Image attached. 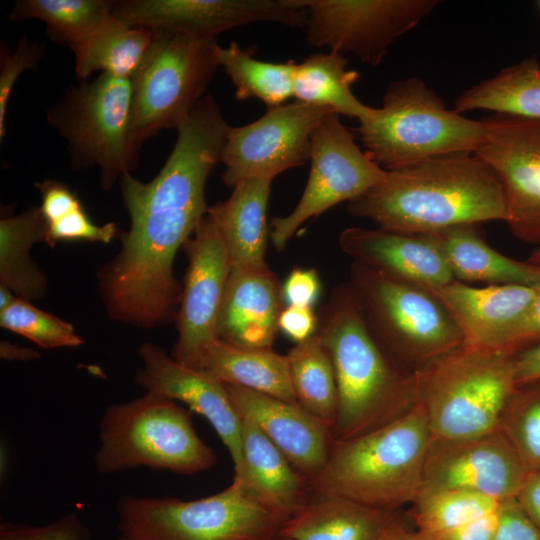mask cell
<instances>
[{
  "label": "cell",
  "mask_w": 540,
  "mask_h": 540,
  "mask_svg": "<svg viewBox=\"0 0 540 540\" xmlns=\"http://www.w3.org/2000/svg\"><path fill=\"white\" fill-rule=\"evenodd\" d=\"M114 4L108 0H19L9 19L41 20L51 40L72 50L113 15Z\"/></svg>",
  "instance_id": "34"
},
{
  "label": "cell",
  "mask_w": 540,
  "mask_h": 540,
  "mask_svg": "<svg viewBox=\"0 0 540 540\" xmlns=\"http://www.w3.org/2000/svg\"><path fill=\"white\" fill-rule=\"evenodd\" d=\"M242 419V468L247 494L283 523L309 500L310 482L249 419Z\"/></svg>",
  "instance_id": "24"
},
{
  "label": "cell",
  "mask_w": 540,
  "mask_h": 540,
  "mask_svg": "<svg viewBox=\"0 0 540 540\" xmlns=\"http://www.w3.org/2000/svg\"><path fill=\"white\" fill-rule=\"evenodd\" d=\"M515 498L540 530V470L528 473Z\"/></svg>",
  "instance_id": "48"
},
{
  "label": "cell",
  "mask_w": 540,
  "mask_h": 540,
  "mask_svg": "<svg viewBox=\"0 0 540 540\" xmlns=\"http://www.w3.org/2000/svg\"><path fill=\"white\" fill-rule=\"evenodd\" d=\"M45 53L42 43L32 42L24 35L14 52L1 47L0 57V139L6 134V113L8 101L18 77L27 70L36 69Z\"/></svg>",
  "instance_id": "39"
},
{
  "label": "cell",
  "mask_w": 540,
  "mask_h": 540,
  "mask_svg": "<svg viewBox=\"0 0 540 540\" xmlns=\"http://www.w3.org/2000/svg\"><path fill=\"white\" fill-rule=\"evenodd\" d=\"M339 246L354 262L425 288L455 280L440 248L428 234L350 227L340 234Z\"/></svg>",
  "instance_id": "22"
},
{
  "label": "cell",
  "mask_w": 540,
  "mask_h": 540,
  "mask_svg": "<svg viewBox=\"0 0 540 540\" xmlns=\"http://www.w3.org/2000/svg\"><path fill=\"white\" fill-rule=\"evenodd\" d=\"M118 540H135V539L121 534L120 537L118 538Z\"/></svg>",
  "instance_id": "54"
},
{
  "label": "cell",
  "mask_w": 540,
  "mask_h": 540,
  "mask_svg": "<svg viewBox=\"0 0 540 540\" xmlns=\"http://www.w3.org/2000/svg\"><path fill=\"white\" fill-rule=\"evenodd\" d=\"M493 540H540V530L517 499L510 498L501 503Z\"/></svg>",
  "instance_id": "42"
},
{
  "label": "cell",
  "mask_w": 540,
  "mask_h": 540,
  "mask_svg": "<svg viewBox=\"0 0 540 540\" xmlns=\"http://www.w3.org/2000/svg\"><path fill=\"white\" fill-rule=\"evenodd\" d=\"M142 366L136 383L146 392L178 400L203 416L214 428L234 465L242 468V419L235 410L225 385L204 371L186 366L158 345L145 342L139 348Z\"/></svg>",
  "instance_id": "19"
},
{
  "label": "cell",
  "mask_w": 540,
  "mask_h": 540,
  "mask_svg": "<svg viewBox=\"0 0 540 540\" xmlns=\"http://www.w3.org/2000/svg\"><path fill=\"white\" fill-rule=\"evenodd\" d=\"M514 356L463 344L413 371L433 438L462 440L498 430L517 387Z\"/></svg>",
  "instance_id": "5"
},
{
  "label": "cell",
  "mask_w": 540,
  "mask_h": 540,
  "mask_svg": "<svg viewBox=\"0 0 540 540\" xmlns=\"http://www.w3.org/2000/svg\"><path fill=\"white\" fill-rule=\"evenodd\" d=\"M116 509L119 531L135 540H269L283 524L236 478L200 499L126 495Z\"/></svg>",
  "instance_id": "10"
},
{
  "label": "cell",
  "mask_w": 540,
  "mask_h": 540,
  "mask_svg": "<svg viewBox=\"0 0 540 540\" xmlns=\"http://www.w3.org/2000/svg\"><path fill=\"white\" fill-rule=\"evenodd\" d=\"M498 429L530 471L540 470V379L516 387Z\"/></svg>",
  "instance_id": "37"
},
{
  "label": "cell",
  "mask_w": 540,
  "mask_h": 540,
  "mask_svg": "<svg viewBox=\"0 0 540 540\" xmlns=\"http://www.w3.org/2000/svg\"><path fill=\"white\" fill-rule=\"evenodd\" d=\"M94 461L100 474L148 467L192 475L211 469L217 456L197 434L188 410L165 396L145 392L106 408Z\"/></svg>",
  "instance_id": "6"
},
{
  "label": "cell",
  "mask_w": 540,
  "mask_h": 540,
  "mask_svg": "<svg viewBox=\"0 0 540 540\" xmlns=\"http://www.w3.org/2000/svg\"><path fill=\"white\" fill-rule=\"evenodd\" d=\"M0 357L3 360L31 361L38 359L40 354L31 348L21 347L8 341L0 343Z\"/></svg>",
  "instance_id": "50"
},
{
  "label": "cell",
  "mask_w": 540,
  "mask_h": 540,
  "mask_svg": "<svg viewBox=\"0 0 540 540\" xmlns=\"http://www.w3.org/2000/svg\"><path fill=\"white\" fill-rule=\"evenodd\" d=\"M432 440L426 412L417 403L371 432L335 440L311 489L396 511L416 499Z\"/></svg>",
  "instance_id": "4"
},
{
  "label": "cell",
  "mask_w": 540,
  "mask_h": 540,
  "mask_svg": "<svg viewBox=\"0 0 540 540\" xmlns=\"http://www.w3.org/2000/svg\"><path fill=\"white\" fill-rule=\"evenodd\" d=\"M455 280L488 285H540V264L519 261L490 247L476 224H461L429 233Z\"/></svg>",
  "instance_id": "27"
},
{
  "label": "cell",
  "mask_w": 540,
  "mask_h": 540,
  "mask_svg": "<svg viewBox=\"0 0 540 540\" xmlns=\"http://www.w3.org/2000/svg\"><path fill=\"white\" fill-rule=\"evenodd\" d=\"M17 298V296L6 286H0V311L8 308Z\"/></svg>",
  "instance_id": "52"
},
{
  "label": "cell",
  "mask_w": 540,
  "mask_h": 540,
  "mask_svg": "<svg viewBox=\"0 0 540 540\" xmlns=\"http://www.w3.org/2000/svg\"><path fill=\"white\" fill-rule=\"evenodd\" d=\"M317 319L316 333L337 383L335 440L371 432L417 404L413 372L397 365L378 344L349 281L332 290Z\"/></svg>",
  "instance_id": "3"
},
{
  "label": "cell",
  "mask_w": 540,
  "mask_h": 540,
  "mask_svg": "<svg viewBox=\"0 0 540 540\" xmlns=\"http://www.w3.org/2000/svg\"><path fill=\"white\" fill-rule=\"evenodd\" d=\"M514 358L517 386L540 379V343L517 352Z\"/></svg>",
  "instance_id": "49"
},
{
  "label": "cell",
  "mask_w": 540,
  "mask_h": 540,
  "mask_svg": "<svg viewBox=\"0 0 540 540\" xmlns=\"http://www.w3.org/2000/svg\"><path fill=\"white\" fill-rule=\"evenodd\" d=\"M485 109L540 120V64L536 56L501 69L496 75L462 92L454 110Z\"/></svg>",
  "instance_id": "32"
},
{
  "label": "cell",
  "mask_w": 540,
  "mask_h": 540,
  "mask_svg": "<svg viewBox=\"0 0 540 540\" xmlns=\"http://www.w3.org/2000/svg\"><path fill=\"white\" fill-rule=\"evenodd\" d=\"M217 47L216 39L155 31L133 78L139 146L163 129H178L189 118L219 67Z\"/></svg>",
  "instance_id": "11"
},
{
  "label": "cell",
  "mask_w": 540,
  "mask_h": 540,
  "mask_svg": "<svg viewBox=\"0 0 540 540\" xmlns=\"http://www.w3.org/2000/svg\"><path fill=\"white\" fill-rule=\"evenodd\" d=\"M212 169L202 154L176 148L150 182L122 176L130 227L119 253L98 271L110 318L151 329L176 317L182 286L173 264L208 212L205 186Z\"/></svg>",
  "instance_id": "1"
},
{
  "label": "cell",
  "mask_w": 540,
  "mask_h": 540,
  "mask_svg": "<svg viewBox=\"0 0 540 540\" xmlns=\"http://www.w3.org/2000/svg\"><path fill=\"white\" fill-rule=\"evenodd\" d=\"M321 283L313 268L293 269L282 285L283 301L287 305L312 307L319 298Z\"/></svg>",
  "instance_id": "44"
},
{
  "label": "cell",
  "mask_w": 540,
  "mask_h": 540,
  "mask_svg": "<svg viewBox=\"0 0 540 540\" xmlns=\"http://www.w3.org/2000/svg\"><path fill=\"white\" fill-rule=\"evenodd\" d=\"M201 371L223 384L297 403L287 357L272 348H243L216 339L204 354Z\"/></svg>",
  "instance_id": "28"
},
{
  "label": "cell",
  "mask_w": 540,
  "mask_h": 540,
  "mask_svg": "<svg viewBox=\"0 0 540 540\" xmlns=\"http://www.w3.org/2000/svg\"><path fill=\"white\" fill-rule=\"evenodd\" d=\"M540 343V293L533 304L504 341L501 352H517Z\"/></svg>",
  "instance_id": "45"
},
{
  "label": "cell",
  "mask_w": 540,
  "mask_h": 540,
  "mask_svg": "<svg viewBox=\"0 0 540 540\" xmlns=\"http://www.w3.org/2000/svg\"><path fill=\"white\" fill-rule=\"evenodd\" d=\"M309 177L295 208L286 216L271 221L270 239L283 251L298 228L343 201H351L386 177L355 143L339 114L329 113L314 130L311 139Z\"/></svg>",
  "instance_id": "12"
},
{
  "label": "cell",
  "mask_w": 540,
  "mask_h": 540,
  "mask_svg": "<svg viewBox=\"0 0 540 540\" xmlns=\"http://www.w3.org/2000/svg\"><path fill=\"white\" fill-rule=\"evenodd\" d=\"M499 508L455 529L433 536H424L429 540H493L498 524Z\"/></svg>",
  "instance_id": "47"
},
{
  "label": "cell",
  "mask_w": 540,
  "mask_h": 540,
  "mask_svg": "<svg viewBox=\"0 0 540 540\" xmlns=\"http://www.w3.org/2000/svg\"><path fill=\"white\" fill-rule=\"evenodd\" d=\"M359 123L365 153L385 170L438 155L474 152L485 133L481 120L447 109L418 77L391 82L382 107Z\"/></svg>",
  "instance_id": "7"
},
{
  "label": "cell",
  "mask_w": 540,
  "mask_h": 540,
  "mask_svg": "<svg viewBox=\"0 0 540 540\" xmlns=\"http://www.w3.org/2000/svg\"><path fill=\"white\" fill-rule=\"evenodd\" d=\"M119 233L114 222L96 225L80 207L63 218L48 224L47 245L53 247L59 241H89L110 243Z\"/></svg>",
  "instance_id": "41"
},
{
  "label": "cell",
  "mask_w": 540,
  "mask_h": 540,
  "mask_svg": "<svg viewBox=\"0 0 540 540\" xmlns=\"http://www.w3.org/2000/svg\"><path fill=\"white\" fill-rule=\"evenodd\" d=\"M217 60L235 86L238 100L257 98L268 109L284 105L294 96L293 80L296 63H272L255 59L252 51L243 50L237 43L217 47Z\"/></svg>",
  "instance_id": "35"
},
{
  "label": "cell",
  "mask_w": 540,
  "mask_h": 540,
  "mask_svg": "<svg viewBox=\"0 0 540 540\" xmlns=\"http://www.w3.org/2000/svg\"><path fill=\"white\" fill-rule=\"evenodd\" d=\"M332 109L294 101L268 109L258 120L227 127L220 161L222 180L234 188L254 177H272L310 159L314 130Z\"/></svg>",
  "instance_id": "14"
},
{
  "label": "cell",
  "mask_w": 540,
  "mask_h": 540,
  "mask_svg": "<svg viewBox=\"0 0 540 540\" xmlns=\"http://www.w3.org/2000/svg\"><path fill=\"white\" fill-rule=\"evenodd\" d=\"M349 282L372 335L401 368L405 363L415 371L463 345L459 328L427 288L354 261Z\"/></svg>",
  "instance_id": "9"
},
{
  "label": "cell",
  "mask_w": 540,
  "mask_h": 540,
  "mask_svg": "<svg viewBox=\"0 0 540 540\" xmlns=\"http://www.w3.org/2000/svg\"><path fill=\"white\" fill-rule=\"evenodd\" d=\"M67 141L73 169L97 166L109 190L137 163L133 79L101 73L71 86L47 112Z\"/></svg>",
  "instance_id": "8"
},
{
  "label": "cell",
  "mask_w": 540,
  "mask_h": 540,
  "mask_svg": "<svg viewBox=\"0 0 540 540\" xmlns=\"http://www.w3.org/2000/svg\"><path fill=\"white\" fill-rule=\"evenodd\" d=\"M286 357L297 403L334 430L337 383L332 360L319 335L297 343Z\"/></svg>",
  "instance_id": "33"
},
{
  "label": "cell",
  "mask_w": 540,
  "mask_h": 540,
  "mask_svg": "<svg viewBox=\"0 0 540 540\" xmlns=\"http://www.w3.org/2000/svg\"><path fill=\"white\" fill-rule=\"evenodd\" d=\"M112 13L128 26L209 39L255 22L304 27L308 18L303 0H125Z\"/></svg>",
  "instance_id": "17"
},
{
  "label": "cell",
  "mask_w": 540,
  "mask_h": 540,
  "mask_svg": "<svg viewBox=\"0 0 540 540\" xmlns=\"http://www.w3.org/2000/svg\"><path fill=\"white\" fill-rule=\"evenodd\" d=\"M0 325L46 349L77 347L83 343L70 323L18 297L0 311Z\"/></svg>",
  "instance_id": "38"
},
{
  "label": "cell",
  "mask_w": 540,
  "mask_h": 540,
  "mask_svg": "<svg viewBox=\"0 0 540 540\" xmlns=\"http://www.w3.org/2000/svg\"><path fill=\"white\" fill-rule=\"evenodd\" d=\"M35 186L41 194L39 208L47 225L83 206L76 193L59 181L46 179Z\"/></svg>",
  "instance_id": "43"
},
{
  "label": "cell",
  "mask_w": 540,
  "mask_h": 540,
  "mask_svg": "<svg viewBox=\"0 0 540 540\" xmlns=\"http://www.w3.org/2000/svg\"><path fill=\"white\" fill-rule=\"evenodd\" d=\"M48 241V225L40 208H29L0 221V280L18 298L32 301L47 292V279L30 257L37 242Z\"/></svg>",
  "instance_id": "30"
},
{
  "label": "cell",
  "mask_w": 540,
  "mask_h": 540,
  "mask_svg": "<svg viewBox=\"0 0 540 540\" xmlns=\"http://www.w3.org/2000/svg\"><path fill=\"white\" fill-rule=\"evenodd\" d=\"M348 211L379 228L415 234L507 219L499 178L474 152L386 170L381 183L348 202Z\"/></svg>",
  "instance_id": "2"
},
{
  "label": "cell",
  "mask_w": 540,
  "mask_h": 540,
  "mask_svg": "<svg viewBox=\"0 0 540 540\" xmlns=\"http://www.w3.org/2000/svg\"><path fill=\"white\" fill-rule=\"evenodd\" d=\"M529 472L499 429L462 440L433 438L420 491L463 489L504 501L517 496Z\"/></svg>",
  "instance_id": "18"
},
{
  "label": "cell",
  "mask_w": 540,
  "mask_h": 540,
  "mask_svg": "<svg viewBox=\"0 0 540 540\" xmlns=\"http://www.w3.org/2000/svg\"><path fill=\"white\" fill-rule=\"evenodd\" d=\"M459 328L464 345L500 351L540 293V285L474 287L458 280L427 288Z\"/></svg>",
  "instance_id": "21"
},
{
  "label": "cell",
  "mask_w": 540,
  "mask_h": 540,
  "mask_svg": "<svg viewBox=\"0 0 540 540\" xmlns=\"http://www.w3.org/2000/svg\"><path fill=\"white\" fill-rule=\"evenodd\" d=\"M272 177H254L239 182L230 197L208 209L228 251L231 270L267 266L266 221Z\"/></svg>",
  "instance_id": "26"
},
{
  "label": "cell",
  "mask_w": 540,
  "mask_h": 540,
  "mask_svg": "<svg viewBox=\"0 0 540 540\" xmlns=\"http://www.w3.org/2000/svg\"><path fill=\"white\" fill-rule=\"evenodd\" d=\"M188 261L176 314L178 339L171 356L201 370L217 322L231 263L223 236L208 214L183 245Z\"/></svg>",
  "instance_id": "16"
},
{
  "label": "cell",
  "mask_w": 540,
  "mask_h": 540,
  "mask_svg": "<svg viewBox=\"0 0 540 540\" xmlns=\"http://www.w3.org/2000/svg\"><path fill=\"white\" fill-rule=\"evenodd\" d=\"M401 518L397 510L312 490L308 502L282 524L278 536L289 540H382Z\"/></svg>",
  "instance_id": "25"
},
{
  "label": "cell",
  "mask_w": 540,
  "mask_h": 540,
  "mask_svg": "<svg viewBox=\"0 0 540 540\" xmlns=\"http://www.w3.org/2000/svg\"><path fill=\"white\" fill-rule=\"evenodd\" d=\"M474 153L502 185L508 224L524 243L540 246V120L495 113Z\"/></svg>",
  "instance_id": "15"
},
{
  "label": "cell",
  "mask_w": 540,
  "mask_h": 540,
  "mask_svg": "<svg viewBox=\"0 0 540 540\" xmlns=\"http://www.w3.org/2000/svg\"><path fill=\"white\" fill-rule=\"evenodd\" d=\"M359 78L355 70L347 69V60L336 51L317 53L295 67L294 97L301 102L332 109L339 115L368 118L374 108L363 104L353 94L351 86Z\"/></svg>",
  "instance_id": "31"
},
{
  "label": "cell",
  "mask_w": 540,
  "mask_h": 540,
  "mask_svg": "<svg viewBox=\"0 0 540 540\" xmlns=\"http://www.w3.org/2000/svg\"><path fill=\"white\" fill-rule=\"evenodd\" d=\"M224 385L239 416L251 420L311 485L329 458L334 430L298 403Z\"/></svg>",
  "instance_id": "20"
},
{
  "label": "cell",
  "mask_w": 540,
  "mask_h": 540,
  "mask_svg": "<svg viewBox=\"0 0 540 540\" xmlns=\"http://www.w3.org/2000/svg\"><path fill=\"white\" fill-rule=\"evenodd\" d=\"M382 540H429L420 532L410 530L403 518L393 523Z\"/></svg>",
  "instance_id": "51"
},
{
  "label": "cell",
  "mask_w": 540,
  "mask_h": 540,
  "mask_svg": "<svg viewBox=\"0 0 540 540\" xmlns=\"http://www.w3.org/2000/svg\"><path fill=\"white\" fill-rule=\"evenodd\" d=\"M269 540H289V539L276 536L275 538H272V539H269Z\"/></svg>",
  "instance_id": "55"
},
{
  "label": "cell",
  "mask_w": 540,
  "mask_h": 540,
  "mask_svg": "<svg viewBox=\"0 0 540 540\" xmlns=\"http://www.w3.org/2000/svg\"><path fill=\"white\" fill-rule=\"evenodd\" d=\"M527 261L534 264H540V246L532 252L531 256Z\"/></svg>",
  "instance_id": "53"
},
{
  "label": "cell",
  "mask_w": 540,
  "mask_h": 540,
  "mask_svg": "<svg viewBox=\"0 0 540 540\" xmlns=\"http://www.w3.org/2000/svg\"><path fill=\"white\" fill-rule=\"evenodd\" d=\"M307 42L339 53L349 52L376 66L388 47L415 28L438 0H303Z\"/></svg>",
  "instance_id": "13"
},
{
  "label": "cell",
  "mask_w": 540,
  "mask_h": 540,
  "mask_svg": "<svg viewBox=\"0 0 540 540\" xmlns=\"http://www.w3.org/2000/svg\"><path fill=\"white\" fill-rule=\"evenodd\" d=\"M502 502L463 489L425 490L413 501L410 516L418 532L433 536L490 514Z\"/></svg>",
  "instance_id": "36"
},
{
  "label": "cell",
  "mask_w": 540,
  "mask_h": 540,
  "mask_svg": "<svg viewBox=\"0 0 540 540\" xmlns=\"http://www.w3.org/2000/svg\"><path fill=\"white\" fill-rule=\"evenodd\" d=\"M318 319L312 307L287 305L280 313L279 330L292 341L300 343L317 331Z\"/></svg>",
  "instance_id": "46"
},
{
  "label": "cell",
  "mask_w": 540,
  "mask_h": 540,
  "mask_svg": "<svg viewBox=\"0 0 540 540\" xmlns=\"http://www.w3.org/2000/svg\"><path fill=\"white\" fill-rule=\"evenodd\" d=\"M282 305V285L268 266L231 270L218 316L217 339L243 348H272Z\"/></svg>",
  "instance_id": "23"
},
{
  "label": "cell",
  "mask_w": 540,
  "mask_h": 540,
  "mask_svg": "<svg viewBox=\"0 0 540 540\" xmlns=\"http://www.w3.org/2000/svg\"><path fill=\"white\" fill-rule=\"evenodd\" d=\"M155 37L143 26H128L112 15L71 51L75 73L80 81L98 70L133 79Z\"/></svg>",
  "instance_id": "29"
},
{
  "label": "cell",
  "mask_w": 540,
  "mask_h": 540,
  "mask_svg": "<svg viewBox=\"0 0 540 540\" xmlns=\"http://www.w3.org/2000/svg\"><path fill=\"white\" fill-rule=\"evenodd\" d=\"M539 6H540V1H539Z\"/></svg>",
  "instance_id": "56"
},
{
  "label": "cell",
  "mask_w": 540,
  "mask_h": 540,
  "mask_svg": "<svg viewBox=\"0 0 540 540\" xmlns=\"http://www.w3.org/2000/svg\"><path fill=\"white\" fill-rule=\"evenodd\" d=\"M90 529L75 513H68L45 525L4 522L0 540H89Z\"/></svg>",
  "instance_id": "40"
}]
</instances>
